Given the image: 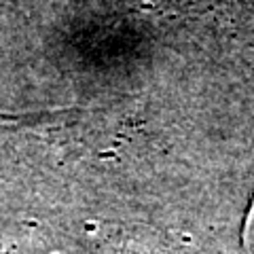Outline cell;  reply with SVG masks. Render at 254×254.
Here are the masks:
<instances>
[{
  "mask_svg": "<svg viewBox=\"0 0 254 254\" xmlns=\"http://www.w3.org/2000/svg\"><path fill=\"white\" fill-rule=\"evenodd\" d=\"M242 240H244L246 250H248L250 254H254V199H252V203H250L248 216H246V222H244Z\"/></svg>",
  "mask_w": 254,
  "mask_h": 254,
  "instance_id": "obj_1",
  "label": "cell"
}]
</instances>
